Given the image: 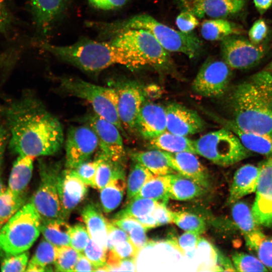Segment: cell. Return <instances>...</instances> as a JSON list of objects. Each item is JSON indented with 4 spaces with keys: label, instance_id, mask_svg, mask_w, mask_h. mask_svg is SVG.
<instances>
[{
    "label": "cell",
    "instance_id": "6da1fadb",
    "mask_svg": "<svg viewBox=\"0 0 272 272\" xmlns=\"http://www.w3.org/2000/svg\"><path fill=\"white\" fill-rule=\"evenodd\" d=\"M1 111L12 153L35 158L53 155L62 147L61 123L34 96L25 94L11 100Z\"/></svg>",
    "mask_w": 272,
    "mask_h": 272
},
{
    "label": "cell",
    "instance_id": "7a4b0ae2",
    "mask_svg": "<svg viewBox=\"0 0 272 272\" xmlns=\"http://www.w3.org/2000/svg\"><path fill=\"white\" fill-rule=\"evenodd\" d=\"M232 120L246 130L272 136V74L258 72L230 90Z\"/></svg>",
    "mask_w": 272,
    "mask_h": 272
},
{
    "label": "cell",
    "instance_id": "3957f363",
    "mask_svg": "<svg viewBox=\"0 0 272 272\" xmlns=\"http://www.w3.org/2000/svg\"><path fill=\"white\" fill-rule=\"evenodd\" d=\"M104 39L127 29H143L150 32L168 52H180L189 58L199 52L202 43L193 32L177 31L146 14H138L122 21L111 23H90Z\"/></svg>",
    "mask_w": 272,
    "mask_h": 272
},
{
    "label": "cell",
    "instance_id": "277c9868",
    "mask_svg": "<svg viewBox=\"0 0 272 272\" xmlns=\"http://www.w3.org/2000/svg\"><path fill=\"white\" fill-rule=\"evenodd\" d=\"M39 45L58 58L86 72H100L114 64L128 65L124 51L108 41L82 38L69 45H56L45 42Z\"/></svg>",
    "mask_w": 272,
    "mask_h": 272
},
{
    "label": "cell",
    "instance_id": "5b68a950",
    "mask_svg": "<svg viewBox=\"0 0 272 272\" xmlns=\"http://www.w3.org/2000/svg\"><path fill=\"white\" fill-rule=\"evenodd\" d=\"M108 41L122 48L131 69L150 66L155 69H168L172 59L169 52L165 49L148 31L143 29H127L119 32Z\"/></svg>",
    "mask_w": 272,
    "mask_h": 272
},
{
    "label": "cell",
    "instance_id": "8992f818",
    "mask_svg": "<svg viewBox=\"0 0 272 272\" xmlns=\"http://www.w3.org/2000/svg\"><path fill=\"white\" fill-rule=\"evenodd\" d=\"M41 224L31 202L25 204L0 230V258L28 251L39 237Z\"/></svg>",
    "mask_w": 272,
    "mask_h": 272
},
{
    "label": "cell",
    "instance_id": "52a82bcc",
    "mask_svg": "<svg viewBox=\"0 0 272 272\" xmlns=\"http://www.w3.org/2000/svg\"><path fill=\"white\" fill-rule=\"evenodd\" d=\"M59 83L67 93L87 101L95 113L115 125L126 136L118 113L117 95L113 87L101 86L71 77L61 78Z\"/></svg>",
    "mask_w": 272,
    "mask_h": 272
},
{
    "label": "cell",
    "instance_id": "ba28073f",
    "mask_svg": "<svg viewBox=\"0 0 272 272\" xmlns=\"http://www.w3.org/2000/svg\"><path fill=\"white\" fill-rule=\"evenodd\" d=\"M194 143L196 154L221 166L234 165L252 155L238 137L226 127L209 132Z\"/></svg>",
    "mask_w": 272,
    "mask_h": 272
},
{
    "label": "cell",
    "instance_id": "9c48e42d",
    "mask_svg": "<svg viewBox=\"0 0 272 272\" xmlns=\"http://www.w3.org/2000/svg\"><path fill=\"white\" fill-rule=\"evenodd\" d=\"M61 171L59 162L39 160L40 183L31 202L43 221L64 220L57 190L58 178Z\"/></svg>",
    "mask_w": 272,
    "mask_h": 272
},
{
    "label": "cell",
    "instance_id": "30bf717a",
    "mask_svg": "<svg viewBox=\"0 0 272 272\" xmlns=\"http://www.w3.org/2000/svg\"><path fill=\"white\" fill-rule=\"evenodd\" d=\"M231 69L224 60L207 59L192 82L193 91L205 97L223 96L228 91L232 76Z\"/></svg>",
    "mask_w": 272,
    "mask_h": 272
},
{
    "label": "cell",
    "instance_id": "8fae6325",
    "mask_svg": "<svg viewBox=\"0 0 272 272\" xmlns=\"http://www.w3.org/2000/svg\"><path fill=\"white\" fill-rule=\"evenodd\" d=\"M220 49L223 60L231 69L237 70L255 66L267 51L264 45H255L239 35H232L221 40Z\"/></svg>",
    "mask_w": 272,
    "mask_h": 272
},
{
    "label": "cell",
    "instance_id": "7c38bea8",
    "mask_svg": "<svg viewBox=\"0 0 272 272\" xmlns=\"http://www.w3.org/2000/svg\"><path fill=\"white\" fill-rule=\"evenodd\" d=\"M117 95L118 115L124 129L133 131L141 108L145 102V92L138 83L132 81L110 82Z\"/></svg>",
    "mask_w": 272,
    "mask_h": 272
},
{
    "label": "cell",
    "instance_id": "4fadbf2b",
    "mask_svg": "<svg viewBox=\"0 0 272 272\" xmlns=\"http://www.w3.org/2000/svg\"><path fill=\"white\" fill-rule=\"evenodd\" d=\"M84 120L98 138L99 154L114 162L124 163L125 152L119 128L95 112L87 115Z\"/></svg>",
    "mask_w": 272,
    "mask_h": 272
},
{
    "label": "cell",
    "instance_id": "5bb4252c",
    "mask_svg": "<svg viewBox=\"0 0 272 272\" xmlns=\"http://www.w3.org/2000/svg\"><path fill=\"white\" fill-rule=\"evenodd\" d=\"M99 147L98 138L88 125L71 127L67 133L65 166L74 169L89 160Z\"/></svg>",
    "mask_w": 272,
    "mask_h": 272
},
{
    "label": "cell",
    "instance_id": "9a60e30c",
    "mask_svg": "<svg viewBox=\"0 0 272 272\" xmlns=\"http://www.w3.org/2000/svg\"><path fill=\"white\" fill-rule=\"evenodd\" d=\"M256 196L251 211L258 225L272 227V156L259 165Z\"/></svg>",
    "mask_w": 272,
    "mask_h": 272
},
{
    "label": "cell",
    "instance_id": "2e32d148",
    "mask_svg": "<svg viewBox=\"0 0 272 272\" xmlns=\"http://www.w3.org/2000/svg\"><path fill=\"white\" fill-rule=\"evenodd\" d=\"M74 169L61 170L58 178L57 190L63 219H69L72 212L86 197L88 187Z\"/></svg>",
    "mask_w": 272,
    "mask_h": 272
},
{
    "label": "cell",
    "instance_id": "e0dca14e",
    "mask_svg": "<svg viewBox=\"0 0 272 272\" xmlns=\"http://www.w3.org/2000/svg\"><path fill=\"white\" fill-rule=\"evenodd\" d=\"M167 130L187 136L200 132L205 128V122L194 110L177 103L166 107Z\"/></svg>",
    "mask_w": 272,
    "mask_h": 272
},
{
    "label": "cell",
    "instance_id": "ac0fdd59",
    "mask_svg": "<svg viewBox=\"0 0 272 272\" xmlns=\"http://www.w3.org/2000/svg\"><path fill=\"white\" fill-rule=\"evenodd\" d=\"M163 152L169 165L175 171L207 189L210 187L211 183L209 172L195 154L188 152Z\"/></svg>",
    "mask_w": 272,
    "mask_h": 272
},
{
    "label": "cell",
    "instance_id": "d6986e66",
    "mask_svg": "<svg viewBox=\"0 0 272 272\" xmlns=\"http://www.w3.org/2000/svg\"><path fill=\"white\" fill-rule=\"evenodd\" d=\"M135 129L145 139H152L167 130L165 108L153 102H145L137 117Z\"/></svg>",
    "mask_w": 272,
    "mask_h": 272
},
{
    "label": "cell",
    "instance_id": "ffe728a7",
    "mask_svg": "<svg viewBox=\"0 0 272 272\" xmlns=\"http://www.w3.org/2000/svg\"><path fill=\"white\" fill-rule=\"evenodd\" d=\"M67 0H31L32 19L38 34L45 36L64 12Z\"/></svg>",
    "mask_w": 272,
    "mask_h": 272
},
{
    "label": "cell",
    "instance_id": "44dd1931",
    "mask_svg": "<svg viewBox=\"0 0 272 272\" xmlns=\"http://www.w3.org/2000/svg\"><path fill=\"white\" fill-rule=\"evenodd\" d=\"M246 3V0H192L186 5L196 17L223 18L239 12Z\"/></svg>",
    "mask_w": 272,
    "mask_h": 272
},
{
    "label": "cell",
    "instance_id": "7402d4cb",
    "mask_svg": "<svg viewBox=\"0 0 272 272\" xmlns=\"http://www.w3.org/2000/svg\"><path fill=\"white\" fill-rule=\"evenodd\" d=\"M259 174V166L247 164L238 168L233 177L228 204L231 205L243 197L255 192Z\"/></svg>",
    "mask_w": 272,
    "mask_h": 272
},
{
    "label": "cell",
    "instance_id": "603a6c76",
    "mask_svg": "<svg viewBox=\"0 0 272 272\" xmlns=\"http://www.w3.org/2000/svg\"><path fill=\"white\" fill-rule=\"evenodd\" d=\"M219 120L224 127L232 131L250 152L267 157L272 156V136L242 129L231 119L219 118Z\"/></svg>",
    "mask_w": 272,
    "mask_h": 272
},
{
    "label": "cell",
    "instance_id": "cb8c5ba5",
    "mask_svg": "<svg viewBox=\"0 0 272 272\" xmlns=\"http://www.w3.org/2000/svg\"><path fill=\"white\" fill-rule=\"evenodd\" d=\"M81 217L90 238L107 252L108 221L103 216L99 208L94 203L86 205L81 211Z\"/></svg>",
    "mask_w": 272,
    "mask_h": 272
},
{
    "label": "cell",
    "instance_id": "d4e9b609",
    "mask_svg": "<svg viewBox=\"0 0 272 272\" xmlns=\"http://www.w3.org/2000/svg\"><path fill=\"white\" fill-rule=\"evenodd\" d=\"M170 198L187 201L203 195L208 189L179 173L168 174Z\"/></svg>",
    "mask_w": 272,
    "mask_h": 272
},
{
    "label": "cell",
    "instance_id": "484cf974",
    "mask_svg": "<svg viewBox=\"0 0 272 272\" xmlns=\"http://www.w3.org/2000/svg\"><path fill=\"white\" fill-rule=\"evenodd\" d=\"M34 157L19 155L13 163L8 180V188L20 194H24L31 179Z\"/></svg>",
    "mask_w": 272,
    "mask_h": 272
},
{
    "label": "cell",
    "instance_id": "4316f807",
    "mask_svg": "<svg viewBox=\"0 0 272 272\" xmlns=\"http://www.w3.org/2000/svg\"><path fill=\"white\" fill-rule=\"evenodd\" d=\"M149 144L152 148L164 152H188L196 154L194 141L168 130L150 140Z\"/></svg>",
    "mask_w": 272,
    "mask_h": 272
},
{
    "label": "cell",
    "instance_id": "83f0119b",
    "mask_svg": "<svg viewBox=\"0 0 272 272\" xmlns=\"http://www.w3.org/2000/svg\"><path fill=\"white\" fill-rule=\"evenodd\" d=\"M134 162L141 163L155 175H166L175 173L163 151L153 150L134 152L130 154Z\"/></svg>",
    "mask_w": 272,
    "mask_h": 272
},
{
    "label": "cell",
    "instance_id": "f1b7e54d",
    "mask_svg": "<svg viewBox=\"0 0 272 272\" xmlns=\"http://www.w3.org/2000/svg\"><path fill=\"white\" fill-rule=\"evenodd\" d=\"M242 32L240 26L222 18L205 20L200 27L202 37L209 41H221L229 36L239 35Z\"/></svg>",
    "mask_w": 272,
    "mask_h": 272
},
{
    "label": "cell",
    "instance_id": "f546056e",
    "mask_svg": "<svg viewBox=\"0 0 272 272\" xmlns=\"http://www.w3.org/2000/svg\"><path fill=\"white\" fill-rule=\"evenodd\" d=\"M126 187L125 175H122L113 177L100 189V202L104 213H109L120 205Z\"/></svg>",
    "mask_w": 272,
    "mask_h": 272
},
{
    "label": "cell",
    "instance_id": "4dcf8cb0",
    "mask_svg": "<svg viewBox=\"0 0 272 272\" xmlns=\"http://www.w3.org/2000/svg\"><path fill=\"white\" fill-rule=\"evenodd\" d=\"M57 246L43 239L37 246L35 253L29 261L26 271H53L56 256Z\"/></svg>",
    "mask_w": 272,
    "mask_h": 272
},
{
    "label": "cell",
    "instance_id": "1f68e13d",
    "mask_svg": "<svg viewBox=\"0 0 272 272\" xmlns=\"http://www.w3.org/2000/svg\"><path fill=\"white\" fill-rule=\"evenodd\" d=\"M244 238L247 247L255 252L268 270L272 271V237L265 235L258 229Z\"/></svg>",
    "mask_w": 272,
    "mask_h": 272
},
{
    "label": "cell",
    "instance_id": "d6a6232c",
    "mask_svg": "<svg viewBox=\"0 0 272 272\" xmlns=\"http://www.w3.org/2000/svg\"><path fill=\"white\" fill-rule=\"evenodd\" d=\"M71 229L65 220H42L41 232L44 239L57 247L70 245Z\"/></svg>",
    "mask_w": 272,
    "mask_h": 272
},
{
    "label": "cell",
    "instance_id": "836d02e7",
    "mask_svg": "<svg viewBox=\"0 0 272 272\" xmlns=\"http://www.w3.org/2000/svg\"><path fill=\"white\" fill-rule=\"evenodd\" d=\"M135 196L166 204L170 198L168 175H154L146 182Z\"/></svg>",
    "mask_w": 272,
    "mask_h": 272
},
{
    "label": "cell",
    "instance_id": "e575fe53",
    "mask_svg": "<svg viewBox=\"0 0 272 272\" xmlns=\"http://www.w3.org/2000/svg\"><path fill=\"white\" fill-rule=\"evenodd\" d=\"M97 158L99 163L95 178L96 189L100 190L113 177L125 175L124 163L114 162L100 154Z\"/></svg>",
    "mask_w": 272,
    "mask_h": 272
},
{
    "label": "cell",
    "instance_id": "d590c367",
    "mask_svg": "<svg viewBox=\"0 0 272 272\" xmlns=\"http://www.w3.org/2000/svg\"><path fill=\"white\" fill-rule=\"evenodd\" d=\"M231 205L233 220L244 237L259 229L251 210L246 202L239 200Z\"/></svg>",
    "mask_w": 272,
    "mask_h": 272
},
{
    "label": "cell",
    "instance_id": "8d00e7d4",
    "mask_svg": "<svg viewBox=\"0 0 272 272\" xmlns=\"http://www.w3.org/2000/svg\"><path fill=\"white\" fill-rule=\"evenodd\" d=\"M24 193H16L9 188L0 193V220L4 224L24 205Z\"/></svg>",
    "mask_w": 272,
    "mask_h": 272
},
{
    "label": "cell",
    "instance_id": "74e56055",
    "mask_svg": "<svg viewBox=\"0 0 272 272\" xmlns=\"http://www.w3.org/2000/svg\"><path fill=\"white\" fill-rule=\"evenodd\" d=\"M134 163L129 173L126 182L128 201L135 196L146 182L155 175L141 163L137 162Z\"/></svg>",
    "mask_w": 272,
    "mask_h": 272
},
{
    "label": "cell",
    "instance_id": "f35d334b",
    "mask_svg": "<svg viewBox=\"0 0 272 272\" xmlns=\"http://www.w3.org/2000/svg\"><path fill=\"white\" fill-rule=\"evenodd\" d=\"M157 201L147 198L135 196L128 201L126 206L115 215L113 219L125 217L137 218L153 212Z\"/></svg>",
    "mask_w": 272,
    "mask_h": 272
},
{
    "label": "cell",
    "instance_id": "ab89813d",
    "mask_svg": "<svg viewBox=\"0 0 272 272\" xmlns=\"http://www.w3.org/2000/svg\"><path fill=\"white\" fill-rule=\"evenodd\" d=\"M173 223L185 231L194 232L200 235L206 229V223L202 218L187 212H173Z\"/></svg>",
    "mask_w": 272,
    "mask_h": 272
},
{
    "label": "cell",
    "instance_id": "60d3db41",
    "mask_svg": "<svg viewBox=\"0 0 272 272\" xmlns=\"http://www.w3.org/2000/svg\"><path fill=\"white\" fill-rule=\"evenodd\" d=\"M80 253L70 245L57 247L56 256L54 262V270L74 271V266Z\"/></svg>",
    "mask_w": 272,
    "mask_h": 272
},
{
    "label": "cell",
    "instance_id": "b9f144b4",
    "mask_svg": "<svg viewBox=\"0 0 272 272\" xmlns=\"http://www.w3.org/2000/svg\"><path fill=\"white\" fill-rule=\"evenodd\" d=\"M139 251L130 240L121 241L107 252L106 264L111 266L124 259L137 258Z\"/></svg>",
    "mask_w": 272,
    "mask_h": 272
},
{
    "label": "cell",
    "instance_id": "7bdbcfd3",
    "mask_svg": "<svg viewBox=\"0 0 272 272\" xmlns=\"http://www.w3.org/2000/svg\"><path fill=\"white\" fill-rule=\"evenodd\" d=\"M233 265L237 271H267L268 269L255 256L236 252L232 255Z\"/></svg>",
    "mask_w": 272,
    "mask_h": 272
},
{
    "label": "cell",
    "instance_id": "ee69618b",
    "mask_svg": "<svg viewBox=\"0 0 272 272\" xmlns=\"http://www.w3.org/2000/svg\"><path fill=\"white\" fill-rule=\"evenodd\" d=\"M29 252L28 251L11 255L2 259L0 269L2 271H26L29 262Z\"/></svg>",
    "mask_w": 272,
    "mask_h": 272
},
{
    "label": "cell",
    "instance_id": "f6af8a7d",
    "mask_svg": "<svg viewBox=\"0 0 272 272\" xmlns=\"http://www.w3.org/2000/svg\"><path fill=\"white\" fill-rule=\"evenodd\" d=\"M83 254L95 268L106 264L107 251L90 238Z\"/></svg>",
    "mask_w": 272,
    "mask_h": 272
},
{
    "label": "cell",
    "instance_id": "bcb514c9",
    "mask_svg": "<svg viewBox=\"0 0 272 272\" xmlns=\"http://www.w3.org/2000/svg\"><path fill=\"white\" fill-rule=\"evenodd\" d=\"M70 236V246L83 253L90 238L86 227L80 223L74 225L71 227Z\"/></svg>",
    "mask_w": 272,
    "mask_h": 272
},
{
    "label": "cell",
    "instance_id": "7dc6e473",
    "mask_svg": "<svg viewBox=\"0 0 272 272\" xmlns=\"http://www.w3.org/2000/svg\"><path fill=\"white\" fill-rule=\"evenodd\" d=\"M99 159L83 162L74 169L82 181L88 186L95 188V178Z\"/></svg>",
    "mask_w": 272,
    "mask_h": 272
},
{
    "label": "cell",
    "instance_id": "c3c4849f",
    "mask_svg": "<svg viewBox=\"0 0 272 272\" xmlns=\"http://www.w3.org/2000/svg\"><path fill=\"white\" fill-rule=\"evenodd\" d=\"M14 19L6 0H0V35L8 38L11 35Z\"/></svg>",
    "mask_w": 272,
    "mask_h": 272
},
{
    "label": "cell",
    "instance_id": "681fc988",
    "mask_svg": "<svg viewBox=\"0 0 272 272\" xmlns=\"http://www.w3.org/2000/svg\"><path fill=\"white\" fill-rule=\"evenodd\" d=\"M268 31V26L265 21L261 19H258L253 24L249 30V40L255 45H260L266 37Z\"/></svg>",
    "mask_w": 272,
    "mask_h": 272
},
{
    "label": "cell",
    "instance_id": "f907efd6",
    "mask_svg": "<svg viewBox=\"0 0 272 272\" xmlns=\"http://www.w3.org/2000/svg\"><path fill=\"white\" fill-rule=\"evenodd\" d=\"M176 24L180 31L189 33L199 24L196 17L188 10L181 12L176 17Z\"/></svg>",
    "mask_w": 272,
    "mask_h": 272
},
{
    "label": "cell",
    "instance_id": "816d5d0a",
    "mask_svg": "<svg viewBox=\"0 0 272 272\" xmlns=\"http://www.w3.org/2000/svg\"><path fill=\"white\" fill-rule=\"evenodd\" d=\"M127 240H129V238L126 232L112 222H108L107 238V251L111 249L118 243Z\"/></svg>",
    "mask_w": 272,
    "mask_h": 272
},
{
    "label": "cell",
    "instance_id": "f5cc1de1",
    "mask_svg": "<svg viewBox=\"0 0 272 272\" xmlns=\"http://www.w3.org/2000/svg\"><path fill=\"white\" fill-rule=\"evenodd\" d=\"M146 230L139 223L127 233L129 240L140 251L147 244L148 238L146 234Z\"/></svg>",
    "mask_w": 272,
    "mask_h": 272
},
{
    "label": "cell",
    "instance_id": "db71d44e",
    "mask_svg": "<svg viewBox=\"0 0 272 272\" xmlns=\"http://www.w3.org/2000/svg\"><path fill=\"white\" fill-rule=\"evenodd\" d=\"M200 235L196 232L185 231L178 239L179 251L184 253V250L195 248L198 243Z\"/></svg>",
    "mask_w": 272,
    "mask_h": 272
},
{
    "label": "cell",
    "instance_id": "11a10c76",
    "mask_svg": "<svg viewBox=\"0 0 272 272\" xmlns=\"http://www.w3.org/2000/svg\"><path fill=\"white\" fill-rule=\"evenodd\" d=\"M166 204L157 202L152 212L159 226L173 223V212L166 208Z\"/></svg>",
    "mask_w": 272,
    "mask_h": 272
},
{
    "label": "cell",
    "instance_id": "9f6ffc18",
    "mask_svg": "<svg viewBox=\"0 0 272 272\" xmlns=\"http://www.w3.org/2000/svg\"><path fill=\"white\" fill-rule=\"evenodd\" d=\"M94 7L103 10H110L123 6L127 0H88Z\"/></svg>",
    "mask_w": 272,
    "mask_h": 272
},
{
    "label": "cell",
    "instance_id": "6f0895ef",
    "mask_svg": "<svg viewBox=\"0 0 272 272\" xmlns=\"http://www.w3.org/2000/svg\"><path fill=\"white\" fill-rule=\"evenodd\" d=\"M136 258H127L121 260L117 263L108 266L111 271H134Z\"/></svg>",
    "mask_w": 272,
    "mask_h": 272
},
{
    "label": "cell",
    "instance_id": "680465c9",
    "mask_svg": "<svg viewBox=\"0 0 272 272\" xmlns=\"http://www.w3.org/2000/svg\"><path fill=\"white\" fill-rule=\"evenodd\" d=\"M94 271L93 265L83 253H81L74 266V271Z\"/></svg>",
    "mask_w": 272,
    "mask_h": 272
},
{
    "label": "cell",
    "instance_id": "91938a15",
    "mask_svg": "<svg viewBox=\"0 0 272 272\" xmlns=\"http://www.w3.org/2000/svg\"><path fill=\"white\" fill-rule=\"evenodd\" d=\"M9 133L8 130L3 124L0 125V173L3 164L5 151L9 144Z\"/></svg>",
    "mask_w": 272,
    "mask_h": 272
},
{
    "label": "cell",
    "instance_id": "94428289",
    "mask_svg": "<svg viewBox=\"0 0 272 272\" xmlns=\"http://www.w3.org/2000/svg\"><path fill=\"white\" fill-rule=\"evenodd\" d=\"M148 231L159 226L158 223L152 213L143 217L134 218Z\"/></svg>",
    "mask_w": 272,
    "mask_h": 272
},
{
    "label": "cell",
    "instance_id": "6125c7cd",
    "mask_svg": "<svg viewBox=\"0 0 272 272\" xmlns=\"http://www.w3.org/2000/svg\"><path fill=\"white\" fill-rule=\"evenodd\" d=\"M258 12L262 15L272 6V0H253Z\"/></svg>",
    "mask_w": 272,
    "mask_h": 272
},
{
    "label": "cell",
    "instance_id": "be15d7a7",
    "mask_svg": "<svg viewBox=\"0 0 272 272\" xmlns=\"http://www.w3.org/2000/svg\"><path fill=\"white\" fill-rule=\"evenodd\" d=\"M6 188H5V186L4 184V183L2 181V178L1 177V173H0V193L4 191Z\"/></svg>",
    "mask_w": 272,
    "mask_h": 272
},
{
    "label": "cell",
    "instance_id": "e7e4bbea",
    "mask_svg": "<svg viewBox=\"0 0 272 272\" xmlns=\"http://www.w3.org/2000/svg\"><path fill=\"white\" fill-rule=\"evenodd\" d=\"M266 70L268 71L272 74V60L268 64L267 66L265 69Z\"/></svg>",
    "mask_w": 272,
    "mask_h": 272
},
{
    "label": "cell",
    "instance_id": "03108f58",
    "mask_svg": "<svg viewBox=\"0 0 272 272\" xmlns=\"http://www.w3.org/2000/svg\"><path fill=\"white\" fill-rule=\"evenodd\" d=\"M183 1H185L184 3H185L186 4H187L188 3H189V2H190V1H192V0H183Z\"/></svg>",
    "mask_w": 272,
    "mask_h": 272
},
{
    "label": "cell",
    "instance_id": "003e7915",
    "mask_svg": "<svg viewBox=\"0 0 272 272\" xmlns=\"http://www.w3.org/2000/svg\"><path fill=\"white\" fill-rule=\"evenodd\" d=\"M3 225L4 224L0 220V230L2 228V226H3Z\"/></svg>",
    "mask_w": 272,
    "mask_h": 272
}]
</instances>
